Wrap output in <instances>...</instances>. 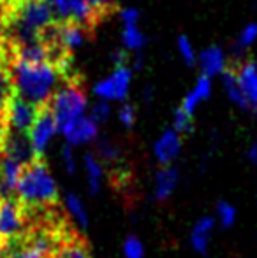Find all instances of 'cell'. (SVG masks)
I'll use <instances>...</instances> for the list:
<instances>
[{
    "label": "cell",
    "mask_w": 257,
    "mask_h": 258,
    "mask_svg": "<svg viewBox=\"0 0 257 258\" xmlns=\"http://www.w3.org/2000/svg\"><path fill=\"white\" fill-rule=\"evenodd\" d=\"M11 79L14 93L23 100L34 104L35 107H44L64 83L62 74L53 63H28V61L13 60L11 63Z\"/></svg>",
    "instance_id": "obj_1"
},
{
    "label": "cell",
    "mask_w": 257,
    "mask_h": 258,
    "mask_svg": "<svg viewBox=\"0 0 257 258\" xmlns=\"http://www.w3.org/2000/svg\"><path fill=\"white\" fill-rule=\"evenodd\" d=\"M65 211L69 213V216L74 220V223L78 225L81 230H85L88 227V213H86V207L83 204V201L76 194L69 191L65 195Z\"/></svg>",
    "instance_id": "obj_23"
},
{
    "label": "cell",
    "mask_w": 257,
    "mask_h": 258,
    "mask_svg": "<svg viewBox=\"0 0 257 258\" xmlns=\"http://www.w3.org/2000/svg\"><path fill=\"white\" fill-rule=\"evenodd\" d=\"M247 156H248V160H250L252 163H255V165H257V139L254 141V143L250 144V148H248V153H247Z\"/></svg>",
    "instance_id": "obj_38"
},
{
    "label": "cell",
    "mask_w": 257,
    "mask_h": 258,
    "mask_svg": "<svg viewBox=\"0 0 257 258\" xmlns=\"http://www.w3.org/2000/svg\"><path fill=\"white\" fill-rule=\"evenodd\" d=\"M212 90H213L212 78H206V76L201 74L197 78V81H195L194 88L190 90L185 97H183L182 105H180V107H182L185 112H189V114L194 116V112L197 111L199 104L210 99V95H212Z\"/></svg>",
    "instance_id": "obj_18"
},
{
    "label": "cell",
    "mask_w": 257,
    "mask_h": 258,
    "mask_svg": "<svg viewBox=\"0 0 257 258\" xmlns=\"http://www.w3.org/2000/svg\"><path fill=\"white\" fill-rule=\"evenodd\" d=\"M110 112H111V107L106 100H99L92 105V111H90V118L95 119L97 123H104L108 118H110Z\"/></svg>",
    "instance_id": "obj_32"
},
{
    "label": "cell",
    "mask_w": 257,
    "mask_h": 258,
    "mask_svg": "<svg viewBox=\"0 0 257 258\" xmlns=\"http://www.w3.org/2000/svg\"><path fill=\"white\" fill-rule=\"evenodd\" d=\"M49 258H92V255H90V248L85 239L78 237L76 232L67 230L60 237L55 251Z\"/></svg>",
    "instance_id": "obj_13"
},
{
    "label": "cell",
    "mask_w": 257,
    "mask_h": 258,
    "mask_svg": "<svg viewBox=\"0 0 257 258\" xmlns=\"http://www.w3.org/2000/svg\"><path fill=\"white\" fill-rule=\"evenodd\" d=\"M222 86L231 102L234 105H238L240 109H243V111H248V104L243 97V92H241V86H240V81H238V74L234 67L227 65V69L222 72Z\"/></svg>",
    "instance_id": "obj_21"
},
{
    "label": "cell",
    "mask_w": 257,
    "mask_h": 258,
    "mask_svg": "<svg viewBox=\"0 0 257 258\" xmlns=\"http://www.w3.org/2000/svg\"><path fill=\"white\" fill-rule=\"evenodd\" d=\"M0 258H49V255L42 251L27 234L25 237L4 246L0 249Z\"/></svg>",
    "instance_id": "obj_16"
},
{
    "label": "cell",
    "mask_w": 257,
    "mask_h": 258,
    "mask_svg": "<svg viewBox=\"0 0 257 258\" xmlns=\"http://www.w3.org/2000/svg\"><path fill=\"white\" fill-rule=\"evenodd\" d=\"M67 20L93 32L102 23L104 18L86 0H67Z\"/></svg>",
    "instance_id": "obj_12"
},
{
    "label": "cell",
    "mask_w": 257,
    "mask_h": 258,
    "mask_svg": "<svg viewBox=\"0 0 257 258\" xmlns=\"http://www.w3.org/2000/svg\"><path fill=\"white\" fill-rule=\"evenodd\" d=\"M236 69L241 92L248 104V111L257 114V63L254 60H241L233 65Z\"/></svg>",
    "instance_id": "obj_10"
},
{
    "label": "cell",
    "mask_w": 257,
    "mask_h": 258,
    "mask_svg": "<svg viewBox=\"0 0 257 258\" xmlns=\"http://www.w3.org/2000/svg\"><path fill=\"white\" fill-rule=\"evenodd\" d=\"M255 41H257V23L245 25L240 34H238L236 44H234V58H236V63L241 61V53H245L250 46H254Z\"/></svg>",
    "instance_id": "obj_24"
},
{
    "label": "cell",
    "mask_w": 257,
    "mask_h": 258,
    "mask_svg": "<svg viewBox=\"0 0 257 258\" xmlns=\"http://www.w3.org/2000/svg\"><path fill=\"white\" fill-rule=\"evenodd\" d=\"M57 132H59V128H57L55 116L49 111L48 105H44V107L39 109L37 118H35L32 128L28 130V139H30L32 150H34V153L39 160L44 158L46 148L52 143Z\"/></svg>",
    "instance_id": "obj_6"
},
{
    "label": "cell",
    "mask_w": 257,
    "mask_h": 258,
    "mask_svg": "<svg viewBox=\"0 0 257 258\" xmlns=\"http://www.w3.org/2000/svg\"><path fill=\"white\" fill-rule=\"evenodd\" d=\"M120 14V20L124 23V27H136L141 20V13L134 7H124V9L118 11Z\"/></svg>",
    "instance_id": "obj_33"
},
{
    "label": "cell",
    "mask_w": 257,
    "mask_h": 258,
    "mask_svg": "<svg viewBox=\"0 0 257 258\" xmlns=\"http://www.w3.org/2000/svg\"><path fill=\"white\" fill-rule=\"evenodd\" d=\"M48 107L55 116L59 132L69 121L85 116L86 109H88V99H86V92L83 90L81 79L62 83L55 95L52 97Z\"/></svg>",
    "instance_id": "obj_3"
},
{
    "label": "cell",
    "mask_w": 257,
    "mask_h": 258,
    "mask_svg": "<svg viewBox=\"0 0 257 258\" xmlns=\"http://www.w3.org/2000/svg\"><path fill=\"white\" fill-rule=\"evenodd\" d=\"M182 151V136L175 128H168L159 136V139L153 144V155L155 160L162 167L171 165L178 158Z\"/></svg>",
    "instance_id": "obj_11"
},
{
    "label": "cell",
    "mask_w": 257,
    "mask_h": 258,
    "mask_svg": "<svg viewBox=\"0 0 257 258\" xmlns=\"http://www.w3.org/2000/svg\"><path fill=\"white\" fill-rule=\"evenodd\" d=\"M39 109L41 107H35L34 104L27 102L20 95L13 93V97H11L9 104L6 107V112H4L7 126L11 130H16V132L28 134V130L32 128L35 118H37Z\"/></svg>",
    "instance_id": "obj_7"
},
{
    "label": "cell",
    "mask_w": 257,
    "mask_h": 258,
    "mask_svg": "<svg viewBox=\"0 0 257 258\" xmlns=\"http://www.w3.org/2000/svg\"><path fill=\"white\" fill-rule=\"evenodd\" d=\"M11 63L7 58H0V116H4L6 107L14 93L13 79H11Z\"/></svg>",
    "instance_id": "obj_22"
},
{
    "label": "cell",
    "mask_w": 257,
    "mask_h": 258,
    "mask_svg": "<svg viewBox=\"0 0 257 258\" xmlns=\"http://www.w3.org/2000/svg\"><path fill=\"white\" fill-rule=\"evenodd\" d=\"M153 99H155V86L148 85L146 88L143 90V100L146 104H150V102H153Z\"/></svg>",
    "instance_id": "obj_37"
},
{
    "label": "cell",
    "mask_w": 257,
    "mask_h": 258,
    "mask_svg": "<svg viewBox=\"0 0 257 258\" xmlns=\"http://www.w3.org/2000/svg\"><path fill=\"white\" fill-rule=\"evenodd\" d=\"M14 194L16 201L27 211H44L59 204V186L44 158L35 160L25 167Z\"/></svg>",
    "instance_id": "obj_2"
},
{
    "label": "cell",
    "mask_w": 257,
    "mask_h": 258,
    "mask_svg": "<svg viewBox=\"0 0 257 258\" xmlns=\"http://www.w3.org/2000/svg\"><path fill=\"white\" fill-rule=\"evenodd\" d=\"M2 156H7V158L14 160V162H18L21 167H27V165H30L32 162L39 160L37 156H35L34 150H32L28 134L16 132V130H11V128H7L6 139H4Z\"/></svg>",
    "instance_id": "obj_8"
},
{
    "label": "cell",
    "mask_w": 257,
    "mask_h": 258,
    "mask_svg": "<svg viewBox=\"0 0 257 258\" xmlns=\"http://www.w3.org/2000/svg\"><path fill=\"white\" fill-rule=\"evenodd\" d=\"M217 216L224 228H231L236 223V207L229 204L227 201H219L217 202Z\"/></svg>",
    "instance_id": "obj_28"
},
{
    "label": "cell",
    "mask_w": 257,
    "mask_h": 258,
    "mask_svg": "<svg viewBox=\"0 0 257 258\" xmlns=\"http://www.w3.org/2000/svg\"><path fill=\"white\" fill-rule=\"evenodd\" d=\"M136 118H137V111H136V105L134 104H124L120 107V111H118V119H120V123L125 126L127 130L134 128V125H136Z\"/></svg>",
    "instance_id": "obj_31"
},
{
    "label": "cell",
    "mask_w": 257,
    "mask_h": 258,
    "mask_svg": "<svg viewBox=\"0 0 257 258\" xmlns=\"http://www.w3.org/2000/svg\"><path fill=\"white\" fill-rule=\"evenodd\" d=\"M213 228H215V220L212 216H201L194 223L192 232H190V246L201 256L208 255Z\"/></svg>",
    "instance_id": "obj_15"
},
{
    "label": "cell",
    "mask_w": 257,
    "mask_h": 258,
    "mask_svg": "<svg viewBox=\"0 0 257 258\" xmlns=\"http://www.w3.org/2000/svg\"><path fill=\"white\" fill-rule=\"evenodd\" d=\"M62 163L69 174H74L76 170V156L72 153V146H69L67 143L62 146Z\"/></svg>",
    "instance_id": "obj_34"
},
{
    "label": "cell",
    "mask_w": 257,
    "mask_h": 258,
    "mask_svg": "<svg viewBox=\"0 0 257 258\" xmlns=\"http://www.w3.org/2000/svg\"><path fill=\"white\" fill-rule=\"evenodd\" d=\"M176 48H178V53L182 56V60L185 61L189 67H194L197 65V53L194 49V44L190 42V39L187 35H178L176 39Z\"/></svg>",
    "instance_id": "obj_26"
},
{
    "label": "cell",
    "mask_w": 257,
    "mask_h": 258,
    "mask_svg": "<svg viewBox=\"0 0 257 258\" xmlns=\"http://www.w3.org/2000/svg\"><path fill=\"white\" fill-rule=\"evenodd\" d=\"M122 42H124L125 49L129 51H139L144 44H146V37L141 32V28L137 27H124L122 30Z\"/></svg>",
    "instance_id": "obj_25"
},
{
    "label": "cell",
    "mask_w": 257,
    "mask_h": 258,
    "mask_svg": "<svg viewBox=\"0 0 257 258\" xmlns=\"http://www.w3.org/2000/svg\"><path fill=\"white\" fill-rule=\"evenodd\" d=\"M122 249H124L125 258H144V246L136 235H127Z\"/></svg>",
    "instance_id": "obj_29"
},
{
    "label": "cell",
    "mask_w": 257,
    "mask_h": 258,
    "mask_svg": "<svg viewBox=\"0 0 257 258\" xmlns=\"http://www.w3.org/2000/svg\"><path fill=\"white\" fill-rule=\"evenodd\" d=\"M52 6V9L55 11V16L59 21L67 20V0H44Z\"/></svg>",
    "instance_id": "obj_35"
},
{
    "label": "cell",
    "mask_w": 257,
    "mask_h": 258,
    "mask_svg": "<svg viewBox=\"0 0 257 258\" xmlns=\"http://www.w3.org/2000/svg\"><path fill=\"white\" fill-rule=\"evenodd\" d=\"M86 2H88L104 20H106L108 16H111L113 13H117V11H120L117 0H86Z\"/></svg>",
    "instance_id": "obj_30"
},
{
    "label": "cell",
    "mask_w": 257,
    "mask_h": 258,
    "mask_svg": "<svg viewBox=\"0 0 257 258\" xmlns=\"http://www.w3.org/2000/svg\"><path fill=\"white\" fill-rule=\"evenodd\" d=\"M83 169L86 174V183H88V190L93 195H97L102 188L104 179V165L95 153H86L83 156Z\"/></svg>",
    "instance_id": "obj_20"
},
{
    "label": "cell",
    "mask_w": 257,
    "mask_h": 258,
    "mask_svg": "<svg viewBox=\"0 0 257 258\" xmlns=\"http://www.w3.org/2000/svg\"><path fill=\"white\" fill-rule=\"evenodd\" d=\"M197 67L201 69V74L206 78H213L217 74H222L227 69V58L222 48L212 44L204 48L197 54Z\"/></svg>",
    "instance_id": "obj_14"
},
{
    "label": "cell",
    "mask_w": 257,
    "mask_h": 258,
    "mask_svg": "<svg viewBox=\"0 0 257 258\" xmlns=\"http://www.w3.org/2000/svg\"><path fill=\"white\" fill-rule=\"evenodd\" d=\"M32 223L25 207L14 197L0 201V249L9 242L25 237L30 232Z\"/></svg>",
    "instance_id": "obj_4"
},
{
    "label": "cell",
    "mask_w": 257,
    "mask_h": 258,
    "mask_svg": "<svg viewBox=\"0 0 257 258\" xmlns=\"http://www.w3.org/2000/svg\"><path fill=\"white\" fill-rule=\"evenodd\" d=\"M132 71L130 67H117L108 78L100 79L93 85V93L99 100H125L129 95Z\"/></svg>",
    "instance_id": "obj_5"
},
{
    "label": "cell",
    "mask_w": 257,
    "mask_h": 258,
    "mask_svg": "<svg viewBox=\"0 0 257 258\" xmlns=\"http://www.w3.org/2000/svg\"><path fill=\"white\" fill-rule=\"evenodd\" d=\"M95 155L97 158L102 162V165H111L113 170H120L122 162H124V151L118 146L115 141L108 139V137H102V139H97V146H95Z\"/></svg>",
    "instance_id": "obj_19"
},
{
    "label": "cell",
    "mask_w": 257,
    "mask_h": 258,
    "mask_svg": "<svg viewBox=\"0 0 257 258\" xmlns=\"http://www.w3.org/2000/svg\"><path fill=\"white\" fill-rule=\"evenodd\" d=\"M173 128L183 136V134H190L194 130V116L185 112L182 107L175 109V114H173Z\"/></svg>",
    "instance_id": "obj_27"
},
{
    "label": "cell",
    "mask_w": 257,
    "mask_h": 258,
    "mask_svg": "<svg viewBox=\"0 0 257 258\" xmlns=\"http://www.w3.org/2000/svg\"><path fill=\"white\" fill-rule=\"evenodd\" d=\"M180 174L175 167L166 165L161 167L155 174V181H153V197L157 202H166L175 191L176 184H178Z\"/></svg>",
    "instance_id": "obj_17"
},
{
    "label": "cell",
    "mask_w": 257,
    "mask_h": 258,
    "mask_svg": "<svg viewBox=\"0 0 257 258\" xmlns=\"http://www.w3.org/2000/svg\"><path fill=\"white\" fill-rule=\"evenodd\" d=\"M60 134L64 136L65 143L69 146H81L86 143H93L99 137V123L92 119L90 116H81L60 128Z\"/></svg>",
    "instance_id": "obj_9"
},
{
    "label": "cell",
    "mask_w": 257,
    "mask_h": 258,
    "mask_svg": "<svg viewBox=\"0 0 257 258\" xmlns=\"http://www.w3.org/2000/svg\"><path fill=\"white\" fill-rule=\"evenodd\" d=\"M111 61H113L115 69L117 67H129L130 56L125 49H115V51L111 53Z\"/></svg>",
    "instance_id": "obj_36"
}]
</instances>
